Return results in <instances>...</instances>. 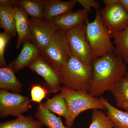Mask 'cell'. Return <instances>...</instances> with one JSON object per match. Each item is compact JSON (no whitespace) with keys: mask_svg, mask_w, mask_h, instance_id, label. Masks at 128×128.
I'll use <instances>...</instances> for the list:
<instances>
[{"mask_svg":"<svg viewBox=\"0 0 128 128\" xmlns=\"http://www.w3.org/2000/svg\"><path fill=\"white\" fill-rule=\"evenodd\" d=\"M92 66V79L88 91L94 97L110 91L128 73L126 64L115 54L99 57Z\"/></svg>","mask_w":128,"mask_h":128,"instance_id":"6da1fadb","label":"cell"},{"mask_svg":"<svg viewBox=\"0 0 128 128\" xmlns=\"http://www.w3.org/2000/svg\"><path fill=\"white\" fill-rule=\"evenodd\" d=\"M60 91L68 106L69 116L65 124L69 128L73 126L76 118L83 112L96 109L106 110L100 99L92 96L87 90H76L64 86Z\"/></svg>","mask_w":128,"mask_h":128,"instance_id":"7a4b0ae2","label":"cell"},{"mask_svg":"<svg viewBox=\"0 0 128 128\" xmlns=\"http://www.w3.org/2000/svg\"><path fill=\"white\" fill-rule=\"evenodd\" d=\"M96 17L92 22H86V36L96 59L108 54H114L115 47L111 38L112 35L104 25L98 10H96Z\"/></svg>","mask_w":128,"mask_h":128,"instance_id":"3957f363","label":"cell"},{"mask_svg":"<svg viewBox=\"0 0 128 128\" xmlns=\"http://www.w3.org/2000/svg\"><path fill=\"white\" fill-rule=\"evenodd\" d=\"M91 64H84L73 55L61 69L59 75L64 86L80 90H88L92 77Z\"/></svg>","mask_w":128,"mask_h":128,"instance_id":"277c9868","label":"cell"},{"mask_svg":"<svg viewBox=\"0 0 128 128\" xmlns=\"http://www.w3.org/2000/svg\"><path fill=\"white\" fill-rule=\"evenodd\" d=\"M41 52L42 56L59 74L72 55L65 33L59 30Z\"/></svg>","mask_w":128,"mask_h":128,"instance_id":"5b68a950","label":"cell"},{"mask_svg":"<svg viewBox=\"0 0 128 128\" xmlns=\"http://www.w3.org/2000/svg\"><path fill=\"white\" fill-rule=\"evenodd\" d=\"M99 10L104 25L111 34L120 32L128 26V13L118 0H104Z\"/></svg>","mask_w":128,"mask_h":128,"instance_id":"8992f818","label":"cell"},{"mask_svg":"<svg viewBox=\"0 0 128 128\" xmlns=\"http://www.w3.org/2000/svg\"><path fill=\"white\" fill-rule=\"evenodd\" d=\"M86 23L82 24L65 33L72 55L84 64H92L96 58L86 36Z\"/></svg>","mask_w":128,"mask_h":128,"instance_id":"52a82bcc","label":"cell"},{"mask_svg":"<svg viewBox=\"0 0 128 128\" xmlns=\"http://www.w3.org/2000/svg\"><path fill=\"white\" fill-rule=\"evenodd\" d=\"M30 101L27 96L1 89L0 117L4 118L9 115L18 116L28 110Z\"/></svg>","mask_w":128,"mask_h":128,"instance_id":"ba28073f","label":"cell"},{"mask_svg":"<svg viewBox=\"0 0 128 128\" xmlns=\"http://www.w3.org/2000/svg\"><path fill=\"white\" fill-rule=\"evenodd\" d=\"M29 39L41 51L48 46L58 28L50 22L29 18Z\"/></svg>","mask_w":128,"mask_h":128,"instance_id":"9c48e42d","label":"cell"},{"mask_svg":"<svg viewBox=\"0 0 128 128\" xmlns=\"http://www.w3.org/2000/svg\"><path fill=\"white\" fill-rule=\"evenodd\" d=\"M44 80L45 86L50 93H57L61 89L59 74L41 55L28 67Z\"/></svg>","mask_w":128,"mask_h":128,"instance_id":"30bf717a","label":"cell"},{"mask_svg":"<svg viewBox=\"0 0 128 128\" xmlns=\"http://www.w3.org/2000/svg\"><path fill=\"white\" fill-rule=\"evenodd\" d=\"M88 12L83 8L76 12L70 11L54 18L50 22L58 30L66 33L80 24L86 23L88 20Z\"/></svg>","mask_w":128,"mask_h":128,"instance_id":"8fae6325","label":"cell"},{"mask_svg":"<svg viewBox=\"0 0 128 128\" xmlns=\"http://www.w3.org/2000/svg\"><path fill=\"white\" fill-rule=\"evenodd\" d=\"M41 55V51L32 41L28 40L22 44V50L17 58L9 66L16 73L25 67H29Z\"/></svg>","mask_w":128,"mask_h":128,"instance_id":"7c38bea8","label":"cell"},{"mask_svg":"<svg viewBox=\"0 0 128 128\" xmlns=\"http://www.w3.org/2000/svg\"><path fill=\"white\" fill-rule=\"evenodd\" d=\"M18 40L16 48H20L29 39V18L28 15L20 6H16L13 9Z\"/></svg>","mask_w":128,"mask_h":128,"instance_id":"4fadbf2b","label":"cell"},{"mask_svg":"<svg viewBox=\"0 0 128 128\" xmlns=\"http://www.w3.org/2000/svg\"><path fill=\"white\" fill-rule=\"evenodd\" d=\"M77 2V0L67 1L46 0L44 9L43 19L50 22L58 16L71 11Z\"/></svg>","mask_w":128,"mask_h":128,"instance_id":"5bb4252c","label":"cell"},{"mask_svg":"<svg viewBox=\"0 0 128 128\" xmlns=\"http://www.w3.org/2000/svg\"><path fill=\"white\" fill-rule=\"evenodd\" d=\"M15 72L8 66L0 68V88L20 92L23 84L16 77Z\"/></svg>","mask_w":128,"mask_h":128,"instance_id":"9a60e30c","label":"cell"},{"mask_svg":"<svg viewBox=\"0 0 128 128\" xmlns=\"http://www.w3.org/2000/svg\"><path fill=\"white\" fill-rule=\"evenodd\" d=\"M99 98L106 108V114L112 122L114 128H128V112L118 109L103 97Z\"/></svg>","mask_w":128,"mask_h":128,"instance_id":"2e32d148","label":"cell"},{"mask_svg":"<svg viewBox=\"0 0 128 128\" xmlns=\"http://www.w3.org/2000/svg\"><path fill=\"white\" fill-rule=\"evenodd\" d=\"M116 106L128 112V73L110 90Z\"/></svg>","mask_w":128,"mask_h":128,"instance_id":"e0dca14e","label":"cell"},{"mask_svg":"<svg viewBox=\"0 0 128 128\" xmlns=\"http://www.w3.org/2000/svg\"><path fill=\"white\" fill-rule=\"evenodd\" d=\"M34 116L48 128H71L65 126L60 118L46 109L42 103L38 106Z\"/></svg>","mask_w":128,"mask_h":128,"instance_id":"ac0fdd59","label":"cell"},{"mask_svg":"<svg viewBox=\"0 0 128 128\" xmlns=\"http://www.w3.org/2000/svg\"><path fill=\"white\" fill-rule=\"evenodd\" d=\"M14 7L0 5V27L12 37L16 35Z\"/></svg>","mask_w":128,"mask_h":128,"instance_id":"d6986e66","label":"cell"},{"mask_svg":"<svg viewBox=\"0 0 128 128\" xmlns=\"http://www.w3.org/2000/svg\"><path fill=\"white\" fill-rule=\"evenodd\" d=\"M43 106L52 112L54 113L60 117L64 118L66 120L69 116L68 109L66 101L60 93L56 94L52 98L48 99Z\"/></svg>","mask_w":128,"mask_h":128,"instance_id":"ffe728a7","label":"cell"},{"mask_svg":"<svg viewBox=\"0 0 128 128\" xmlns=\"http://www.w3.org/2000/svg\"><path fill=\"white\" fill-rule=\"evenodd\" d=\"M116 45L114 54L128 64V26L123 31L112 34Z\"/></svg>","mask_w":128,"mask_h":128,"instance_id":"44dd1931","label":"cell"},{"mask_svg":"<svg viewBox=\"0 0 128 128\" xmlns=\"http://www.w3.org/2000/svg\"><path fill=\"white\" fill-rule=\"evenodd\" d=\"M46 0H18V6H21L31 18L43 19Z\"/></svg>","mask_w":128,"mask_h":128,"instance_id":"7402d4cb","label":"cell"},{"mask_svg":"<svg viewBox=\"0 0 128 128\" xmlns=\"http://www.w3.org/2000/svg\"><path fill=\"white\" fill-rule=\"evenodd\" d=\"M42 125L40 121L34 119L32 116L21 114L16 119L1 123L0 128H41Z\"/></svg>","mask_w":128,"mask_h":128,"instance_id":"603a6c76","label":"cell"},{"mask_svg":"<svg viewBox=\"0 0 128 128\" xmlns=\"http://www.w3.org/2000/svg\"><path fill=\"white\" fill-rule=\"evenodd\" d=\"M89 128H114L113 124L108 116L101 110H92V122Z\"/></svg>","mask_w":128,"mask_h":128,"instance_id":"cb8c5ba5","label":"cell"},{"mask_svg":"<svg viewBox=\"0 0 128 128\" xmlns=\"http://www.w3.org/2000/svg\"><path fill=\"white\" fill-rule=\"evenodd\" d=\"M31 101L41 104L44 98H46L48 94L50 93L45 86L40 84L32 85L30 89Z\"/></svg>","mask_w":128,"mask_h":128,"instance_id":"d4e9b609","label":"cell"},{"mask_svg":"<svg viewBox=\"0 0 128 128\" xmlns=\"http://www.w3.org/2000/svg\"><path fill=\"white\" fill-rule=\"evenodd\" d=\"M12 36L4 32L0 33V68L7 66L5 60V51L6 47Z\"/></svg>","mask_w":128,"mask_h":128,"instance_id":"484cf974","label":"cell"},{"mask_svg":"<svg viewBox=\"0 0 128 128\" xmlns=\"http://www.w3.org/2000/svg\"><path fill=\"white\" fill-rule=\"evenodd\" d=\"M77 2L81 5L83 9L90 12L91 11V8H93L96 10H98L100 8V4L94 0H77Z\"/></svg>","mask_w":128,"mask_h":128,"instance_id":"4316f807","label":"cell"},{"mask_svg":"<svg viewBox=\"0 0 128 128\" xmlns=\"http://www.w3.org/2000/svg\"><path fill=\"white\" fill-rule=\"evenodd\" d=\"M0 5L13 7L18 6V0H0Z\"/></svg>","mask_w":128,"mask_h":128,"instance_id":"83f0119b","label":"cell"},{"mask_svg":"<svg viewBox=\"0 0 128 128\" xmlns=\"http://www.w3.org/2000/svg\"><path fill=\"white\" fill-rule=\"evenodd\" d=\"M128 13V0H118Z\"/></svg>","mask_w":128,"mask_h":128,"instance_id":"f1b7e54d","label":"cell"}]
</instances>
